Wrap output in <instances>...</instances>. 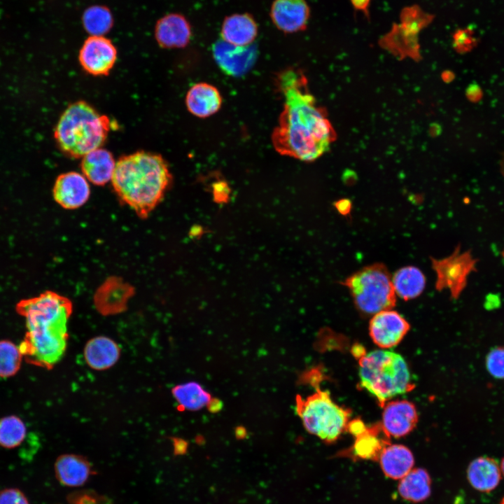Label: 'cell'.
I'll use <instances>...</instances> for the list:
<instances>
[{"label":"cell","mask_w":504,"mask_h":504,"mask_svg":"<svg viewBox=\"0 0 504 504\" xmlns=\"http://www.w3.org/2000/svg\"><path fill=\"white\" fill-rule=\"evenodd\" d=\"M274 80L283 98V109L272 134V145L281 155L312 162L328 150L335 139L326 112L316 104L300 69H284Z\"/></svg>","instance_id":"1"},{"label":"cell","mask_w":504,"mask_h":504,"mask_svg":"<svg viewBox=\"0 0 504 504\" xmlns=\"http://www.w3.org/2000/svg\"><path fill=\"white\" fill-rule=\"evenodd\" d=\"M72 310L69 299L50 290L17 304L18 314L25 319L27 331L18 346L27 363L50 370L61 360Z\"/></svg>","instance_id":"2"},{"label":"cell","mask_w":504,"mask_h":504,"mask_svg":"<svg viewBox=\"0 0 504 504\" xmlns=\"http://www.w3.org/2000/svg\"><path fill=\"white\" fill-rule=\"evenodd\" d=\"M172 181L165 160L143 150L120 157L111 179L120 201L141 218H147L162 200Z\"/></svg>","instance_id":"3"},{"label":"cell","mask_w":504,"mask_h":504,"mask_svg":"<svg viewBox=\"0 0 504 504\" xmlns=\"http://www.w3.org/2000/svg\"><path fill=\"white\" fill-rule=\"evenodd\" d=\"M109 118L85 101L70 104L60 116L54 137L60 150L71 158H83L101 148L111 130Z\"/></svg>","instance_id":"4"},{"label":"cell","mask_w":504,"mask_h":504,"mask_svg":"<svg viewBox=\"0 0 504 504\" xmlns=\"http://www.w3.org/2000/svg\"><path fill=\"white\" fill-rule=\"evenodd\" d=\"M360 386L376 398L381 407L391 398L414 387L404 358L391 350H374L359 358Z\"/></svg>","instance_id":"5"},{"label":"cell","mask_w":504,"mask_h":504,"mask_svg":"<svg viewBox=\"0 0 504 504\" xmlns=\"http://www.w3.org/2000/svg\"><path fill=\"white\" fill-rule=\"evenodd\" d=\"M391 277L386 266L377 262L362 267L340 284L348 289L360 314L373 316L396 306Z\"/></svg>","instance_id":"6"},{"label":"cell","mask_w":504,"mask_h":504,"mask_svg":"<svg viewBox=\"0 0 504 504\" xmlns=\"http://www.w3.org/2000/svg\"><path fill=\"white\" fill-rule=\"evenodd\" d=\"M296 410L304 428L326 442H333L346 429L350 411L336 404L330 393L321 388L296 398Z\"/></svg>","instance_id":"7"},{"label":"cell","mask_w":504,"mask_h":504,"mask_svg":"<svg viewBox=\"0 0 504 504\" xmlns=\"http://www.w3.org/2000/svg\"><path fill=\"white\" fill-rule=\"evenodd\" d=\"M434 16L419 6L405 7L400 13V22L393 23L391 30L380 40V45L400 57H419L418 34L431 22Z\"/></svg>","instance_id":"8"},{"label":"cell","mask_w":504,"mask_h":504,"mask_svg":"<svg viewBox=\"0 0 504 504\" xmlns=\"http://www.w3.org/2000/svg\"><path fill=\"white\" fill-rule=\"evenodd\" d=\"M430 260L436 275L435 289L438 291L449 290L453 300L461 296L469 276L476 272L478 262L470 250L462 251L460 245L447 257L442 259L430 258Z\"/></svg>","instance_id":"9"},{"label":"cell","mask_w":504,"mask_h":504,"mask_svg":"<svg viewBox=\"0 0 504 504\" xmlns=\"http://www.w3.org/2000/svg\"><path fill=\"white\" fill-rule=\"evenodd\" d=\"M212 52L220 69L234 77H239L247 73L258 58V48L255 45L235 46L222 38L214 43Z\"/></svg>","instance_id":"10"},{"label":"cell","mask_w":504,"mask_h":504,"mask_svg":"<svg viewBox=\"0 0 504 504\" xmlns=\"http://www.w3.org/2000/svg\"><path fill=\"white\" fill-rule=\"evenodd\" d=\"M83 69L93 76H107L117 59L113 43L103 36H90L84 42L78 55Z\"/></svg>","instance_id":"11"},{"label":"cell","mask_w":504,"mask_h":504,"mask_svg":"<svg viewBox=\"0 0 504 504\" xmlns=\"http://www.w3.org/2000/svg\"><path fill=\"white\" fill-rule=\"evenodd\" d=\"M410 328L408 321L400 313L391 309L372 316L369 323V332L377 346L386 349L399 344Z\"/></svg>","instance_id":"12"},{"label":"cell","mask_w":504,"mask_h":504,"mask_svg":"<svg viewBox=\"0 0 504 504\" xmlns=\"http://www.w3.org/2000/svg\"><path fill=\"white\" fill-rule=\"evenodd\" d=\"M383 407L380 425L387 437H404L416 426L418 414L412 402L406 400H394L386 403Z\"/></svg>","instance_id":"13"},{"label":"cell","mask_w":504,"mask_h":504,"mask_svg":"<svg viewBox=\"0 0 504 504\" xmlns=\"http://www.w3.org/2000/svg\"><path fill=\"white\" fill-rule=\"evenodd\" d=\"M55 202L66 209H76L88 200L90 188L86 178L76 172L62 174L55 180L53 190Z\"/></svg>","instance_id":"14"},{"label":"cell","mask_w":504,"mask_h":504,"mask_svg":"<svg viewBox=\"0 0 504 504\" xmlns=\"http://www.w3.org/2000/svg\"><path fill=\"white\" fill-rule=\"evenodd\" d=\"M309 15V7L304 0H274L270 10L274 25L287 34L304 30Z\"/></svg>","instance_id":"15"},{"label":"cell","mask_w":504,"mask_h":504,"mask_svg":"<svg viewBox=\"0 0 504 504\" xmlns=\"http://www.w3.org/2000/svg\"><path fill=\"white\" fill-rule=\"evenodd\" d=\"M55 477L59 482L69 487H78L85 484L94 474L90 461L84 456L62 454L55 463Z\"/></svg>","instance_id":"16"},{"label":"cell","mask_w":504,"mask_h":504,"mask_svg":"<svg viewBox=\"0 0 504 504\" xmlns=\"http://www.w3.org/2000/svg\"><path fill=\"white\" fill-rule=\"evenodd\" d=\"M155 35L158 43L162 48H183L190 41L191 28L184 16L171 13L158 21Z\"/></svg>","instance_id":"17"},{"label":"cell","mask_w":504,"mask_h":504,"mask_svg":"<svg viewBox=\"0 0 504 504\" xmlns=\"http://www.w3.org/2000/svg\"><path fill=\"white\" fill-rule=\"evenodd\" d=\"M188 110L198 118H207L217 113L222 104V97L218 90L206 83L193 85L186 97Z\"/></svg>","instance_id":"18"},{"label":"cell","mask_w":504,"mask_h":504,"mask_svg":"<svg viewBox=\"0 0 504 504\" xmlns=\"http://www.w3.org/2000/svg\"><path fill=\"white\" fill-rule=\"evenodd\" d=\"M115 164L109 150L99 148L82 158L80 167L86 179L94 185L104 186L111 181Z\"/></svg>","instance_id":"19"},{"label":"cell","mask_w":504,"mask_h":504,"mask_svg":"<svg viewBox=\"0 0 504 504\" xmlns=\"http://www.w3.org/2000/svg\"><path fill=\"white\" fill-rule=\"evenodd\" d=\"M84 358L88 365L96 370H104L113 366L120 356L119 345L106 336L90 339L84 347Z\"/></svg>","instance_id":"20"},{"label":"cell","mask_w":504,"mask_h":504,"mask_svg":"<svg viewBox=\"0 0 504 504\" xmlns=\"http://www.w3.org/2000/svg\"><path fill=\"white\" fill-rule=\"evenodd\" d=\"M220 35L223 40L230 44L248 46L258 35V25L248 13L233 14L225 18Z\"/></svg>","instance_id":"21"},{"label":"cell","mask_w":504,"mask_h":504,"mask_svg":"<svg viewBox=\"0 0 504 504\" xmlns=\"http://www.w3.org/2000/svg\"><path fill=\"white\" fill-rule=\"evenodd\" d=\"M500 465L488 456L473 459L467 468V478L475 489L489 492L496 489L501 479Z\"/></svg>","instance_id":"22"},{"label":"cell","mask_w":504,"mask_h":504,"mask_svg":"<svg viewBox=\"0 0 504 504\" xmlns=\"http://www.w3.org/2000/svg\"><path fill=\"white\" fill-rule=\"evenodd\" d=\"M379 461L386 476L400 479L412 468L414 458L410 449L402 444H387L382 449Z\"/></svg>","instance_id":"23"},{"label":"cell","mask_w":504,"mask_h":504,"mask_svg":"<svg viewBox=\"0 0 504 504\" xmlns=\"http://www.w3.org/2000/svg\"><path fill=\"white\" fill-rule=\"evenodd\" d=\"M391 279L396 296L405 301L419 297L426 287L425 275L414 266L400 268L393 274Z\"/></svg>","instance_id":"24"},{"label":"cell","mask_w":504,"mask_h":504,"mask_svg":"<svg viewBox=\"0 0 504 504\" xmlns=\"http://www.w3.org/2000/svg\"><path fill=\"white\" fill-rule=\"evenodd\" d=\"M400 496L413 503L426 500L431 493V479L428 472L423 468L412 469L400 479L398 486Z\"/></svg>","instance_id":"25"},{"label":"cell","mask_w":504,"mask_h":504,"mask_svg":"<svg viewBox=\"0 0 504 504\" xmlns=\"http://www.w3.org/2000/svg\"><path fill=\"white\" fill-rule=\"evenodd\" d=\"M381 425L367 427L360 435L355 437L352 453L360 459H379L385 446L389 444L387 436L381 437Z\"/></svg>","instance_id":"26"},{"label":"cell","mask_w":504,"mask_h":504,"mask_svg":"<svg viewBox=\"0 0 504 504\" xmlns=\"http://www.w3.org/2000/svg\"><path fill=\"white\" fill-rule=\"evenodd\" d=\"M172 393L180 406L190 411L199 410L211 400L210 393L195 382L177 385L172 388Z\"/></svg>","instance_id":"27"},{"label":"cell","mask_w":504,"mask_h":504,"mask_svg":"<svg viewBox=\"0 0 504 504\" xmlns=\"http://www.w3.org/2000/svg\"><path fill=\"white\" fill-rule=\"evenodd\" d=\"M85 29L91 36H103L113 25L111 11L103 6H93L85 10L83 15Z\"/></svg>","instance_id":"28"},{"label":"cell","mask_w":504,"mask_h":504,"mask_svg":"<svg viewBox=\"0 0 504 504\" xmlns=\"http://www.w3.org/2000/svg\"><path fill=\"white\" fill-rule=\"evenodd\" d=\"M27 428L23 421L15 415L4 416L0 419V445L13 449L19 446L24 440Z\"/></svg>","instance_id":"29"},{"label":"cell","mask_w":504,"mask_h":504,"mask_svg":"<svg viewBox=\"0 0 504 504\" xmlns=\"http://www.w3.org/2000/svg\"><path fill=\"white\" fill-rule=\"evenodd\" d=\"M23 358L18 346L9 340H0V377L15 375L20 370Z\"/></svg>","instance_id":"30"},{"label":"cell","mask_w":504,"mask_h":504,"mask_svg":"<svg viewBox=\"0 0 504 504\" xmlns=\"http://www.w3.org/2000/svg\"><path fill=\"white\" fill-rule=\"evenodd\" d=\"M485 365L493 378L504 379V346L492 348L486 354Z\"/></svg>","instance_id":"31"},{"label":"cell","mask_w":504,"mask_h":504,"mask_svg":"<svg viewBox=\"0 0 504 504\" xmlns=\"http://www.w3.org/2000/svg\"><path fill=\"white\" fill-rule=\"evenodd\" d=\"M0 504H29V503L20 489L6 488L0 491Z\"/></svg>","instance_id":"32"},{"label":"cell","mask_w":504,"mask_h":504,"mask_svg":"<svg viewBox=\"0 0 504 504\" xmlns=\"http://www.w3.org/2000/svg\"><path fill=\"white\" fill-rule=\"evenodd\" d=\"M231 190L227 183L219 180L212 184L213 200L218 204L227 203L230 197Z\"/></svg>","instance_id":"33"},{"label":"cell","mask_w":504,"mask_h":504,"mask_svg":"<svg viewBox=\"0 0 504 504\" xmlns=\"http://www.w3.org/2000/svg\"><path fill=\"white\" fill-rule=\"evenodd\" d=\"M472 35L469 29H458L454 34V47L459 51L470 48L474 41Z\"/></svg>","instance_id":"34"},{"label":"cell","mask_w":504,"mask_h":504,"mask_svg":"<svg viewBox=\"0 0 504 504\" xmlns=\"http://www.w3.org/2000/svg\"><path fill=\"white\" fill-rule=\"evenodd\" d=\"M69 504H102V502L95 493L78 491L69 495Z\"/></svg>","instance_id":"35"},{"label":"cell","mask_w":504,"mask_h":504,"mask_svg":"<svg viewBox=\"0 0 504 504\" xmlns=\"http://www.w3.org/2000/svg\"><path fill=\"white\" fill-rule=\"evenodd\" d=\"M334 206L337 211L342 215H347L351 209V202L347 199H341L334 203Z\"/></svg>","instance_id":"36"},{"label":"cell","mask_w":504,"mask_h":504,"mask_svg":"<svg viewBox=\"0 0 504 504\" xmlns=\"http://www.w3.org/2000/svg\"><path fill=\"white\" fill-rule=\"evenodd\" d=\"M350 1L355 9L363 12L367 18H369L368 7L371 0H350Z\"/></svg>","instance_id":"37"},{"label":"cell","mask_w":504,"mask_h":504,"mask_svg":"<svg viewBox=\"0 0 504 504\" xmlns=\"http://www.w3.org/2000/svg\"><path fill=\"white\" fill-rule=\"evenodd\" d=\"M204 232V230L203 227L198 225H195L190 230V235L192 237H196V238L200 237L201 236H202Z\"/></svg>","instance_id":"38"},{"label":"cell","mask_w":504,"mask_h":504,"mask_svg":"<svg viewBox=\"0 0 504 504\" xmlns=\"http://www.w3.org/2000/svg\"><path fill=\"white\" fill-rule=\"evenodd\" d=\"M500 468L501 474L504 476V458L501 461V463L500 465Z\"/></svg>","instance_id":"39"},{"label":"cell","mask_w":504,"mask_h":504,"mask_svg":"<svg viewBox=\"0 0 504 504\" xmlns=\"http://www.w3.org/2000/svg\"><path fill=\"white\" fill-rule=\"evenodd\" d=\"M500 168H501V172L504 176V156L503 157L501 162H500Z\"/></svg>","instance_id":"40"},{"label":"cell","mask_w":504,"mask_h":504,"mask_svg":"<svg viewBox=\"0 0 504 504\" xmlns=\"http://www.w3.org/2000/svg\"><path fill=\"white\" fill-rule=\"evenodd\" d=\"M501 256H502L503 260H504V248H503V251H501Z\"/></svg>","instance_id":"41"},{"label":"cell","mask_w":504,"mask_h":504,"mask_svg":"<svg viewBox=\"0 0 504 504\" xmlns=\"http://www.w3.org/2000/svg\"><path fill=\"white\" fill-rule=\"evenodd\" d=\"M500 504H504V498H503V500L501 501Z\"/></svg>","instance_id":"42"}]
</instances>
